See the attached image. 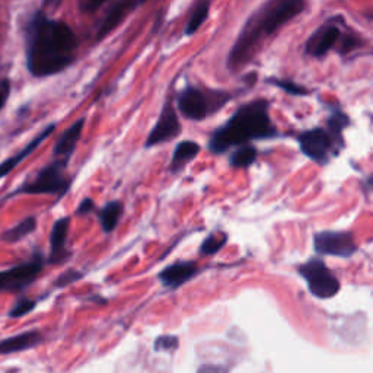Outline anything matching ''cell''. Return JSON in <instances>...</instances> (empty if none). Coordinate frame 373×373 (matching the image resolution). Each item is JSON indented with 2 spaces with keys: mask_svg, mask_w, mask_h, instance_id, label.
Segmentation results:
<instances>
[{
  "mask_svg": "<svg viewBox=\"0 0 373 373\" xmlns=\"http://www.w3.org/2000/svg\"><path fill=\"white\" fill-rule=\"evenodd\" d=\"M78 50V38L63 21L37 13L29 21L25 35V57L29 73L35 78H47L62 73L73 62Z\"/></svg>",
  "mask_w": 373,
  "mask_h": 373,
  "instance_id": "1",
  "label": "cell"
},
{
  "mask_svg": "<svg viewBox=\"0 0 373 373\" xmlns=\"http://www.w3.org/2000/svg\"><path fill=\"white\" fill-rule=\"evenodd\" d=\"M302 0H272L263 5L247 21L228 56L231 69L247 65L257 53L261 42L296 18L305 9Z\"/></svg>",
  "mask_w": 373,
  "mask_h": 373,
  "instance_id": "2",
  "label": "cell"
},
{
  "mask_svg": "<svg viewBox=\"0 0 373 373\" xmlns=\"http://www.w3.org/2000/svg\"><path fill=\"white\" fill-rule=\"evenodd\" d=\"M276 136L277 129L268 113V102L265 99H256L241 106L226 124L212 134L208 140V151L215 155H223L229 149L244 146L249 140Z\"/></svg>",
  "mask_w": 373,
  "mask_h": 373,
  "instance_id": "3",
  "label": "cell"
},
{
  "mask_svg": "<svg viewBox=\"0 0 373 373\" xmlns=\"http://www.w3.org/2000/svg\"><path fill=\"white\" fill-rule=\"evenodd\" d=\"M229 98L226 92H207L196 86H188L178 95V110L188 120L201 122L207 115L219 111Z\"/></svg>",
  "mask_w": 373,
  "mask_h": 373,
  "instance_id": "4",
  "label": "cell"
},
{
  "mask_svg": "<svg viewBox=\"0 0 373 373\" xmlns=\"http://www.w3.org/2000/svg\"><path fill=\"white\" fill-rule=\"evenodd\" d=\"M297 272L306 280L309 292L318 299H331L340 292L338 279L321 258L306 261Z\"/></svg>",
  "mask_w": 373,
  "mask_h": 373,
  "instance_id": "5",
  "label": "cell"
},
{
  "mask_svg": "<svg viewBox=\"0 0 373 373\" xmlns=\"http://www.w3.org/2000/svg\"><path fill=\"white\" fill-rule=\"evenodd\" d=\"M67 160L58 159L51 165L42 168L33 181L24 184L17 192L24 194H58L62 196L70 185V180L66 178L65 171Z\"/></svg>",
  "mask_w": 373,
  "mask_h": 373,
  "instance_id": "6",
  "label": "cell"
},
{
  "mask_svg": "<svg viewBox=\"0 0 373 373\" xmlns=\"http://www.w3.org/2000/svg\"><path fill=\"white\" fill-rule=\"evenodd\" d=\"M297 142L304 155L321 165H325L331 159L333 152H337L338 147L342 146V142L335 139L330 131L320 127L301 133Z\"/></svg>",
  "mask_w": 373,
  "mask_h": 373,
  "instance_id": "7",
  "label": "cell"
},
{
  "mask_svg": "<svg viewBox=\"0 0 373 373\" xmlns=\"http://www.w3.org/2000/svg\"><path fill=\"white\" fill-rule=\"evenodd\" d=\"M42 267L44 260L41 256H37L31 261L0 272V292H21L31 286L42 272Z\"/></svg>",
  "mask_w": 373,
  "mask_h": 373,
  "instance_id": "8",
  "label": "cell"
},
{
  "mask_svg": "<svg viewBox=\"0 0 373 373\" xmlns=\"http://www.w3.org/2000/svg\"><path fill=\"white\" fill-rule=\"evenodd\" d=\"M313 248L320 256L349 258L357 251L354 236L350 232L324 231L313 236Z\"/></svg>",
  "mask_w": 373,
  "mask_h": 373,
  "instance_id": "9",
  "label": "cell"
},
{
  "mask_svg": "<svg viewBox=\"0 0 373 373\" xmlns=\"http://www.w3.org/2000/svg\"><path fill=\"white\" fill-rule=\"evenodd\" d=\"M180 133H181L180 118L176 115L172 102H167L160 111L156 124L154 126L152 131L149 133V136L146 139V147H152L169 142L180 136Z\"/></svg>",
  "mask_w": 373,
  "mask_h": 373,
  "instance_id": "10",
  "label": "cell"
},
{
  "mask_svg": "<svg viewBox=\"0 0 373 373\" xmlns=\"http://www.w3.org/2000/svg\"><path fill=\"white\" fill-rule=\"evenodd\" d=\"M340 38H341L340 26L334 21H330L321 25L317 31L310 35V38L306 42L305 50L312 57H322L328 51L335 49Z\"/></svg>",
  "mask_w": 373,
  "mask_h": 373,
  "instance_id": "11",
  "label": "cell"
},
{
  "mask_svg": "<svg viewBox=\"0 0 373 373\" xmlns=\"http://www.w3.org/2000/svg\"><path fill=\"white\" fill-rule=\"evenodd\" d=\"M200 268L196 261H176L159 273V280L165 288L175 290L185 285L192 277H196Z\"/></svg>",
  "mask_w": 373,
  "mask_h": 373,
  "instance_id": "12",
  "label": "cell"
},
{
  "mask_svg": "<svg viewBox=\"0 0 373 373\" xmlns=\"http://www.w3.org/2000/svg\"><path fill=\"white\" fill-rule=\"evenodd\" d=\"M70 226V219L62 217L56 220L50 233V254L49 264H62L69 258V251H66V240Z\"/></svg>",
  "mask_w": 373,
  "mask_h": 373,
  "instance_id": "13",
  "label": "cell"
},
{
  "mask_svg": "<svg viewBox=\"0 0 373 373\" xmlns=\"http://www.w3.org/2000/svg\"><path fill=\"white\" fill-rule=\"evenodd\" d=\"M140 5H142L140 2H133V0H123V2L114 3L110 8L108 13L106 15V18H103V21L99 26L98 40L106 38L110 33H113L114 29L129 17V13H131Z\"/></svg>",
  "mask_w": 373,
  "mask_h": 373,
  "instance_id": "14",
  "label": "cell"
},
{
  "mask_svg": "<svg viewBox=\"0 0 373 373\" xmlns=\"http://www.w3.org/2000/svg\"><path fill=\"white\" fill-rule=\"evenodd\" d=\"M54 129H56V124H50L49 127L44 129L35 139H33L31 142H29L21 152H18L17 155H13V156L8 158L6 160H3L2 163H0V180H2V178H5L6 175H9L12 172V169L17 168L25 158H28L33 152H35L38 149V146L44 140H46L47 138L51 136Z\"/></svg>",
  "mask_w": 373,
  "mask_h": 373,
  "instance_id": "15",
  "label": "cell"
},
{
  "mask_svg": "<svg viewBox=\"0 0 373 373\" xmlns=\"http://www.w3.org/2000/svg\"><path fill=\"white\" fill-rule=\"evenodd\" d=\"M42 335L38 331H25L17 335H12L0 341V356L13 354L34 349L42 342Z\"/></svg>",
  "mask_w": 373,
  "mask_h": 373,
  "instance_id": "16",
  "label": "cell"
},
{
  "mask_svg": "<svg viewBox=\"0 0 373 373\" xmlns=\"http://www.w3.org/2000/svg\"><path fill=\"white\" fill-rule=\"evenodd\" d=\"M83 126H85V118H81L74 124H72L60 138H58L56 146H54V156L60 158L63 160H69V158L72 156V154L74 152V149H76L82 131H83Z\"/></svg>",
  "mask_w": 373,
  "mask_h": 373,
  "instance_id": "17",
  "label": "cell"
},
{
  "mask_svg": "<svg viewBox=\"0 0 373 373\" xmlns=\"http://www.w3.org/2000/svg\"><path fill=\"white\" fill-rule=\"evenodd\" d=\"M200 149L201 147L199 143L191 142V140L178 143L174 149L172 159H171V165H169L171 172L176 174V172L183 171L188 165V163L200 154Z\"/></svg>",
  "mask_w": 373,
  "mask_h": 373,
  "instance_id": "18",
  "label": "cell"
},
{
  "mask_svg": "<svg viewBox=\"0 0 373 373\" xmlns=\"http://www.w3.org/2000/svg\"><path fill=\"white\" fill-rule=\"evenodd\" d=\"M124 207L122 201H110L106 206L102 207V210L99 212V222L102 231L106 233H111L118 223H120V219L123 216Z\"/></svg>",
  "mask_w": 373,
  "mask_h": 373,
  "instance_id": "19",
  "label": "cell"
},
{
  "mask_svg": "<svg viewBox=\"0 0 373 373\" xmlns=\"http://www.w3.org/2000/svg\"><path fill=\"white\" fill-rule=\"evenodd\" d=\"M37 228V219L35 217H26L21 220L18 225L5 231L0 235V241L6 244H17L28 235H31Z\"/></svg>",
  "mask_w": 373,
  "mask_h": 373,
  "instance_id": "20",
  "label": "cell"
},
{
  "mask_svg": "<svg viewBox=\"0 0 373 373\" xmlns=\"http://www.w3.org/2000/svg\"><path fill=\"white\" fill-rule=\"evenodd\" d=\"M257 149L251 144H244L229 155V163L233 168H248L257 159Z\"/></svg>",
  "mask_w": 373,
  "mask_h": 373,
  "instance_id": "21",
  "label": "cell"
},
{
  "mask_svg": "<svg viewBox=\"0 0 373 373\" xmlns=\"http://www.w3.org/2000/svg\"><path fill=\"white\" fill-rule=\"evenodd\" d=\"M208 10H210V3L208 2H199L196 6H194L191 17L185 26L187 35H192L194 33L199 31L200 26L204 24V21L208 17Z\"/></svg>",
  "mask_w": 373,
  "mask_h": 373,
  "instance_id": "22",
  "label": "cell"
},
{
  "mask_svg": "<svg viewBox=\"0 0 373 373\" xmlns=\"http://www.w3.org/2000/svg\"><path fill=\"white\" fill-rule=\"evenodd\" d=\"M226 242H228L226 233H212L203 241V244L200 247V252L206 257H210V256H213V254L219 252L223 247H225Z\"/></svg>",
  "mask_w": 373,
  "mask_h": 373,
  "instance_id": "23",
  "label": "cell"
},
{
  "mask_svg": "<svg viewBox=\"0 0 373 373\" xmlns=\"http://www.w3.org/2000/svg\"><path fill=\"white\" fill-rule=\"evenodd\" d=\"M349 124V117L341 113L340 110H334V113L328 118V131H330L335 139L342 142V130Z\"/></svg>",
  "mask_w": 373,
  "mask_h": 373,
  "instance_id": "24",
  "label": "cell"
},
{
  "mask_svg": "<svg viewBox=\"0 0 373 373\" xmlns=\"http://www.w3.org/2000/svg\"><path fill=\"white\" fill-rule=\"evenodd\" d=\"M37 306V302L33 299H21L17 305H15L10 310H9V317L10 318H21L28 315L29 312H33Z\"/></svg>",
  "mask_w": 373,
  "mask_h": 373,
  "instance_id": "25",
  "label": "cell"
},
{
  "mask_svg": "<svg viewBox=\"0 0 373 373\" xmlns=\"http://www.w3.org/2000/svg\"><path fill=\"white\" fill-rule=\"evenodd\" d=\"M83 277V273L76 270V268H69V270L63 272L60 276H58L54 281V285L57 288H66L69 285H73V283H76L78 280H81Z\"/></svg>",
  "mask_w": 373,
  "mask_h": 373,
  "instance_id": "26",
  "label": "cell"
},
{
  "mask_svg": "<svg viewBox=\"0 0 373 373\" xmlns=\"http://www.w3.org/2000/svg\"><path fill=\"white\" fill-rule=\"evenodd\" d=\"M178 349V338L174 335H162L155 341L156 351H172Z\"/></svg>",
  "mask_w": 373,
  "mask_h": 373,
  "instance_id": "27",
  "label": "cell"
},
{
  "mask_svg": "<svg viewBox=\"0 0 373 373\" xmlns=\"http://www.w3.org/2000/svg\"><path fill=\"white\" fill-rule=\"evenodd\" d=\"M273 85L279 86L280 89H283V91H286L292 95H308V91L305 88L299 86V85H295L293 82L290 81H279V79H273L272 81Z\"/></svg>",
  "mask_w": 373,
  "mask_h": 373,
  "instance_id": "28",
  "label": "cell"
},
{
  "mask_svg": "<svg viewBox=\"0 0 373 373\" xmlns=\"http://www.w3.org/2000/svg\"><path fill=\"white\" fill-rule=\"evenodd\" d=\"M102 5H103L102 0H83V2L79 3V9L83 13H92L97 12Z\"/></svg>",
  "mask_w": 373,
  "mask_h": 373,
  "instance_id": "29",
  "label": "cell"
},
{
  "mask_svg": "<svg viewBox=\"0 0 373 373\" xmlns=\"http://www.w3.org/2000/svg\"><path fill=\"white\" fill-rule=\"evenodd\" d=\"M94 207H95V203L92 199H85L82 200V203L78 206V210L76 213L78 215H88V213H91L94 210Z\"/></svg>",
  "mask_w": 373,
  "mask_h": 373,
  "instance_id": "30",
  "label": "cell"
},
{
  "mask_svg": "<svg viewBox=\"0 0 373 373\" xmlns=\"http://www.w3.org/2000/svg\"><path fill=\"white\" fill-rule=\"evenodd\" d=\"M197 373H229L228 367L220 365H204L199 369Z\"/></svg>",
  "mask_w": 373,
  "mask_h": 373,
  "instance_id": "31",
  "label": "cell"
},
{
  "mask_svg": "<svg viewBox=\"0 0 373 373\" xmlns=\"http://www.w3.org/2000/svg\"><path fill=\"white\" fill-rule=\"evenodd\" d=\"M366 188L367 191H373V175H370L366 180Z\"/></svg>",
  "mask_w": 373,
  "mask_h": 373,
  "instance_id": "32",
  "label": "cell"
}]
</instances>
